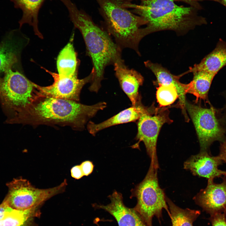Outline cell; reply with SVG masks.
Returning <instances> with one entry per match:
<instances>
[{
	"mask_svg": "<svg viewBox=\"0 0 226 226\" xmlns=\"http://www.w3.org/2000/svg\"><path fill=\"white\" fill-rule=\"evenodd\" d=\"M226 66V42L219 39L215 48L204 57L198 64L189 68L184 73L202 71L216 75L218 72Z\"/></svg>",
	"mask_w": 226,
	"mask_h": 226,
	"instance_id": "cell-18",
	"label": "cell"
},
{
	"mask_svg": "<svg viewBox=\"0 0 226 226\" xmlns=\"http://www.w3.org/2000/svg\"><path fill=\"white\" fill-rule=\"evenodd\" d=\"M157 89L156 97L159 107L170 105L179 98L176 88L173 84H160Z\"/></svg>",
	"mask_w": 226,
	"mask_h": 226,
	"instance_id": "cell-24",
	"label": "cell"
},
{
	"mask_svg": "<svg viewBox=\"0 0 226 226\" xmlns=\"http://www.w3.org/2000/svg\"><path fill=\"white\" fill-rule=\"evenodd\" d=\"M0 77V93L9 106L19 115L28 109L37 97L34 83L18 71L12 68Z\"/></svg>",
	"mask_w": 226,
	"mask_h": 226,
	"instance_id": "cell-8",
	"label": "cell"
},
{
	"mask_svg": "<svg viewBox=\"0 0 226 226\" xmlns=\"http://www.w3.org/2000/svg\"><path fill=\"white\" fill-rule=\"evenodd\" d=\"M16 30L9 33L0 43V75L18 62L23 46Z\"/></svg>",
	"mask_w": 226,
	"mask_h": 226,
	"instance_id": "cell-17",
	"label": "cell"
},
{
	"mask_svg": "<svg viewBox=\"0 0 226 226\" xmlns=\"http://www.w3.org/2000/svg\"><path fill=\"white\" fill-rule=\"evenodd\" d=\"M158 168L152 163L144 179L131 190V197H135L137 203L133 208L148 226H153L155 216L161 221L163 210L170 217L164 190L160 187L157 176Z\"/></svg>",
	"mask_w": 226,
	"mask_h": 226,
	"instance_id": "cell-5",
	"label": "cell"
},
{
	"mask_svg": "<svg viewBox=\"0 0 226 226\" xmlns=\"http://www.w3.org/2000/svg\"><path fill=\"white\" fill-rule=\"evenodd\" d=\"M37 208L24 210L14 209L0 220V226H30Z\"/></svg>",
	"mask_w": 226,
	"mask_h": 226,
	"instance_id": "cell-23",
	"label": "cell"
},
{
	"mask_svg": "<svg viewBox=\"0 0 226 226\" xmlns=\"http://www.w3.org/2000/svg\"><path fill=\"white\" fill-rule=\"evenodd\" d=\"M183 0L184 1L186 2L188 4L190 5H194L197 4L198 3L196 1V0Z\"/></svg>",
	"mask_w": 226,
	"mask_h": 226,
	"instance_id": "cell-30",
	"label": "cell"
},
{
	"mask_svg": "<svg viewBox=\"0 0 226 226\" xmlns=\"http://www.w3.org/2000/svg\"><path fill=\"white\" fill-rule=\"evenodd\" d=\"M123 3H128V2L133 0H118Z\"/></svg>",
	"mask_w": 226,
	"mask_h": 226,
	"instance_id": "cell-32",
	"label": "cell"
},
{
	"mask_svg": "<svg viewBox=\"0 0 226 226\" xmlns=\"http://www.w3.org/2000/svg\"><path fill=\"white\" fill-rule=\"evenodd\" d=\"M106 106L104 102L87 105L69 100L39 97L19 115L18 118L21 122L33 126H68L81 130L90 118Z\"/></svg>",
	"mask_w": 226,
	"mask_h": 226,
	"instance_id": "cell-2",
	"label": "cell"
},
{
	"mask_svg": "<svg viewBox=\"0 0 226 226\" xmlns=\"http://www.w3.org/2000/svg\"><path fill=\"white\" fill-rule=\"evenodd\" d=\"M166 201L170 213L172 226H193L194 222L200 214L198 210L183 209L175 205L166 196Z\"/></svg>",
	"mask_w": 226,
	"mask_h": 226,
	"instance_id": "cell-22",
	"label": "cell"
},
{
	"mask_svg": "<svg viewBox=\"0 0 226 226\" xmlns=\"http://www.w3.org/2000/svg\"><path fill=\"white\" fill-rule=\"evenodd\" d=\"M212 226H226V220L223 215L216 214L212 220Z\"/></svg>",
	"mask_w": 226,
	"mask_h": 226,
	"instance_id": "cell-27",
	"label": "cell"
},
{
	"mask_svg": "<svg viewBox=\"0 0 226 226\" xmlns=\"http://www.w3.org/2000/svg\"><path fill=\"white\" fill-rule=\"evenodd\" d=\"M218 156L223 162L226 164V138L221 142Z\"/></svg>",
	"mask_w": 226,
	"mask_h": 226,
	"instance_id": "cell-29",
	"label": "cell"
},
{
	"mask_svg": "<svg viewBox=\"0 0 226 226\" xmlns=\"http://www.w3.org/2000/svg\"><path fill=\"white\" fill-rule=\"evenodd\" d=\"M223 161L218 155L213 156L207 151H200L192 155L184 163V168L190 171L193 175L214 179L226 175V171L218 169Z\"/></svg>",
	"mask_w": 226,
	"mask_h": 226,
	"instance_id": "cell-12",
	"label": "cell"
},
{
	"mask_svg": "<svg viewBox=\"0 0 226 226\" xmlns=\"http://www.w3.org/2000/svg\"><path fill=\"white\" fill-rule=\"evenodd\" d=\"M226 7V0H215Z\"/></svg>",
	"mask_w": 226,
	"mask_h": 226,
	"instance_id": "cell-31",
	"label": "cell"
},
{
	"mask_svg": "<svg viewBox=\"0 0 226 226\" xmlns=\"http://www.w3.org/2000/svg\"><path fill=\"white\" fill-rule=\"evenodd\" d=\"M71 173L72 176L76 179H79L84 176L80 165L74 166L71 170Z\"/></svg>",
	"mask_w": 226,
	"mask_h": 226,
	"instance_id": "cell-28",
	"label": "cell"
},
{
	"mask_svg": "<svg viewBox=\"0 0 226 226\" xmlns=\"http://www.w3.org/2000/svg\"><path fill=\"white\" fill-rule=\"evenodd\" d=\"M67 183L65 180L57 186L40 189L34 187L26 179H14L7 184L8 192L4 200L15 209L37 207L44 202L63 191Z\"/></svg>",
	"mask_w": 226,
	"mask_h": 226,
	"instance_id": "cell-9",
	"label": "cell"
},
{
	"mask_svg": "<svg viewBox=\"0 0 226 226\" xmlns=\"http://www.w3.org/2000/svg\"><path fill=\"white\" fill-rule=\"evenodd\" d=\"M60 0L67 8L74 26L83 36L93 64V76L89 89L97 93L101 87L106 67L122 59L121 49L113 41L108 33L95 24L71 0Z\"/></svg>",
	"mask_w": 226,
	"mask_h": 226,
	"instance_id": "cell-1",
	"label": "cell"
},
{
	"mask_svg": "<svg viewBox=\"0 0 226 226\" xmlns=\"http://www.w3.org/2000/svg\"><path fill=\"white\" fill-rule=\"evenodd\" d=\"M108 197L110 201L109 204L94 203L93 207L109 213L115 219L118 226H148L133 208L125 205L121 193L115 191Z\"/></svg>",
	"mask_w": 226,
	"mask_h": 226,
	"instance_id": "cell-11",
	"label": "cell"
},
{
	"mask_svg": "<svg viewBox=\"0 0 226 226\" xmlns=\"http://www.w3.org/2000/svg\"><path fill=\"white\" fill-rule=\"evenodd\" d=\"M105 21L108 33L112 35L121 47L129 48L139 55L138 45L147 35L144 28L146 24L141 17L128 10L118 0H96Z\"/></svg>",
	"mask_w": 226,
	"mask_h": 226,
	"instance_id": "cell-4",
	"label": "cell"
},
{
	"mask_svg": "<svg viewBox=\"0 0 226 226\" xmlns=\"http://www.w3.org/2000/svg\"><path fill=\"white\" fill-rule=\"evenodd\" d=\"M186 100V108L195 127L200 144V151L208 152L210 146L215 141L224 139L225 129L219 118L218 110L210 105L202 107Z\"/></svg>",
	"mask_w": 226,
	"mask_h": 226,
	"instance_id": "cell-6",
	"label": "cell"
},
{
	"mask_svg": "<svg viewBox=\"0 0 226 226\" xmlns=\"http://www.w3.org/2000/svg\"><path fill=\"white\" fill-rule=\"evenodd\" d=\"M145 66L150 69L155 75L156 79L153 81L154 85L173 84L176 88L179 95V101L176 105L181 109L185 118L187 117L186 108V84L181 83L179 79L181 74L175 75L166 68L157 63L148 60L144 62Z\"/></svg>",
	"mask_w": 226,
	"mask_h": 226,
	"instance_id": "cell-15",
	"label": "cell"
},
{
	"mask_svg": "<svg viewBox=\"0 0 226 226\" xmlns=\"http://www.w3.org/2000/svg\"><path fill=\"white\" fill-rule=\"evenodd\" d=\"M115 75L120 86L130 99L132 106L141 101L139 88L143 83L144 78L141 74L133 69H130L122 59L113 65Z\"/></svg>",
	"mask_w": 226,
	"mask_h": 226,
	"instance_id": "cell-14",
	"label": "cell"
},
{
	"mask_svg": "<svg viewBox=\"0 0 226 226\" xmlns=\"http://www.w3.org/2000/svg\"><path fill=\"white\" fill-rule=\"evenodd\" d=\"M13 209H14L10 207L7 202L4 200L0 204V220L11 212Z\"/></svg>",
	"mask_w": 226,
	"mask_h": 226,
	"instance_id": "cell-26",
	"label": "cell"
},
{
	"mask_svg": "<svg viewBox=\"0 0 226 226\" xmlns=\"http://www.w3.org/2000/svg\"><path fill=\"white\" fill-rule=\"evenodd\" d=\"M16 8L20 9L23 15L19 21L20 27L24 24L33 27L35 34L42 39V35L39 31L38 27L39 12L45 0H10Z\"/></svg>",
	"mask_w": 226,
	"mask_h": 226,
	"instance_id": "cell-19",
	"label": "cell"
},
{
	"mask_svg": "<svg viewBox=\"0 0 226 226\" xmlns=\"http://www.w3.org/2000/svg\"><path fill=\"white\" fill-rule=\"evenodd\" d=\"M140 0V5L127 3L124 6L134 8L146 22L144 29L147 35L164 30L185 33L207 23L206 18L198 15L202 8L199 4L185 7L176 4L175 0Z\"/></svg>",
	"mask_w": 226,
	"mask_h": 226,
	"instance_id": "cell-3",
	"label": "cell"
},
{
	"mask_svg": "<svg viewBox=\"0 0 226 226\" xmlns=\"http://www.w3.org/2000/svg\"><path fill=\"white\" fill-rule=\"evenodd\" d=\"M147 108L140 101L135 106L132 105L101 123L96 124L89 121L87 126L88 130L90 134L95 136L99 131L108 127L135 121L145 112Z\"/></svg>",
	"mask_w": 226,
	"mask_h": 226,
	"instance_id": "cell-16",
	"label": "cell"
},
{
	"mask_svg": "<svg viewBox=\"0 0 226 226\" xmlns=\"http://www.w3.org/2000/svg\"><path fill=\"white\" fill-rule=\"evenodd\" d=\"M193 73L192 80L186 84V93L192 94L196 97L195 103H197L199 100H202L205 103L210 104L208 100V92L216 75L202 71Z\"/></svg>",
	"mask_w": 226,
	"mask_h": 226,
	"instance_id": "cell-20",
	"label": "cell"
},
{
	"mask_svg": "<svg viewBox=\"0 0 226 226\" xmlns=\"http://www.w3.org/2000/svg\"><path fill=\"white\" fill-rule=\"evenodd\" d=\"M220 183L208 179L206 187L200 190L193 198L196 203L208 212H216L226 207V175Z\"/></svg>",
	"mask_w": 226,
	"mask_h": 226,
	"instance_id": "cell-13",
	"label": "cell"
},
{
	"mask_svg": "<svg viewBox=\"0 0 226 226\" xmlns=\"http://www.w3.org/2000/svg\"><path fill=\"white\" fill-rule=\"evenodd\" d=\"M225 118H225V120H226V121H225V122H226V115H225Z\"/></svg>",
	"mask_w": 226,
	"mask_h": 226,
	"instance_id": "cell-33",
	"label": "cell"
},
{
	"mask_svg": "<svg viewBox=\"0 0 226 226\" xmlns=\"http://www.w3.org/2000/svg\"><path fill=\"white\" fill-rule=\"evenodd\" d=\"M44 69L52 76L54 82L52 84L46 86H40L34 83L38 97H53L78 102L82 89L86 84L91 82L93 76L91 71L88 76L81 79L78 78L77 75L60 77L57 73Z\"/></svg>",
	"mask_w": 226,
	"mask_h": 226,
	"instance_id": "cell-10",
	"label": "cell"
},
{
	"mask_svg": "<svg viewBox=\"0 0 226 226\" xmlns=\"http://www.w3.org/2000/svg\"><path fill=\"white\" fill-rule=\"evenodd\" d=\"M80 165L84 176L89 175L92 173L93 170L94 165L91 161L87 160L83 161Z\"/></svg>",
	"mask_w": 226,
	"mask_h": 226,
	"instance_id": "cell-25",
	"label": "cell"
},
{
	"mask_svg": "<svg viewBox=\"0 0 226 226\" xmlns=\"http://www.w3.org/2000/svg\"><path fill=\"white\" fill-rule=\"evenodd\" d=\"M154 104L147 107L145 112L137 120V132L135 139L138 142L133 148H138L140 142H143L151 162L159 168L156 152L158 137L163 125L170 124L173 121L169 117L168 107H156Z\"/></svg>",
	"mask_w": 226,
	"mask_h": 226,
	"instance_id": "cell-7",
	"label": "cell"
},
{
	"mask_svg": "<svg viewBox=\"0 0 226 226\" xmlns=\"http://www.w3.org/2000/svg\"><path fill=\"white\" fill-rule=\"evenodd\" d=\"M56 65L59 76L70 77L77 75L78 61L71 42H69L60 52Z\"/></svg>",
	"mask_w": 226,
	"mask_h": 226,
	"instance_id": "cell-21",
	"label": "cell"
}]
</instances>
